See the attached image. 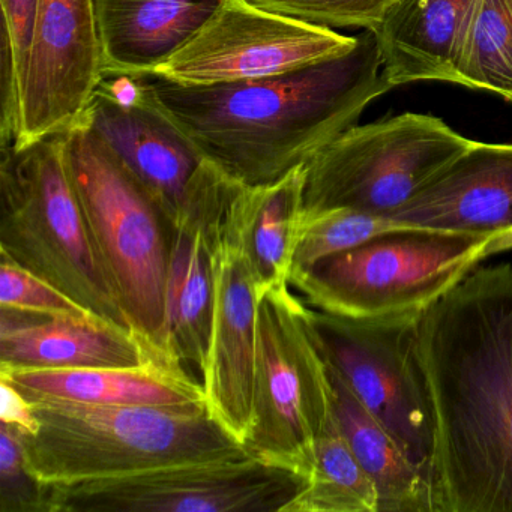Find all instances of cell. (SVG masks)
<instances>
[{"label":"cell","instance_id":"obj_1","mask_svg":"<svg viewBox=\"0 0 512 512\" xmlns=\"http://www.w3.org/2000/svg\"><path fill=\"white\" fill-rule=\"evenodd\" d=\"M434 512H512V263L476 268L419 319Z\"/></svg>","mask_w":512,"mask_h":512},{"label":"cell","instance_id":"obj_2","mask_svg":"<svg viewBox=\"0 0 512 512\" xmlns=\"http://www.w3.org/2000/svg\"><path fill=\"white\" fill-rule=\"evenodd\" d=\"M202 154L247 187L305 166L391 91L376 38L301 70L215 86H181L140 76Z\"/></svg>","mask_w":512,"mask_h":512},{"label":"cell","instance_id":"obj_3","mask_svg":"<svg viewBox=\"0 0 512 512\" xmlns=\"http://www.w3.org/2000/svg\"><path fill=\"white\" fill-rule=\"evenodd\" d=\"M22 392L37 416V430L26 434L8 427L29 470L44 484L73 485L251 455L206 404L101 406Z\"/></svg>","mask_w":512,"mask_h":512},{"label":"cell","instance_id":"obj_4","mask_svg":"<svg viewBox=\"0 0 512 512\" xmlns=\"http://www.w3.org/2000/svg\"><path fill=\"white\" fill-rule=\"evenodd\" d=\"M65 148L95 250L131 331L157 358L182 365L170 356L166 338L167 271L175 226L82 119L65 131Z\"/></svg>","mask_w":512,"mask_h":512},{"label":"cell","instance_id":"obj_5","mask_svg":"<svg viewBox=\"0 0 512 512\" xmlns=\"http://www.w3.org/2000/svg\"><path fill=\"white\" fill-rule=\"evenodd\" d=\"M0 253L95 316L130 328L95 250L67 160L65 133L2 149Z\"/></svg>","mask_w":512,"mask_h":512},{"label":"cell","instance_id":"obj_6","mask_svg":"<svg viewBox=\"0 0 512 512\" xmlns=\"http://www.w3.org/2000/svg\"><path fill=\"white\" fill-rule=\"evenodd\" d=\"M497 236L407 229L383 233L292 275L308 307L346 317L424 313L479 263L511 251Z\"/></svg>","mask_w":512,"mask_h":512},{"label":"cell","instance_id":"obj_7","mask_svg":"<svg viewBox=\"0 0 512 512\" xmlns=\"http://www.w3.org/2000/svg\"><path fill=\"white\" fill-rule=\"evenodd\" d=\"M307 313L290 286L259 299L253 421L244 446L265 463L310 478L317 440L335 410L328 365Z\"/></svg>","mask_w":512,"mask_h":512},{"label":"cell","instance_id":"obj_8","mask_svg":"<svg viewBox=\"0 0 512 512\" xmlns=\"http://www.w3.org/2000/svg\"><path fill=\"white\" fill-rule=\"evenodd\" d=\"M472 142L422 113L353 125L305 164L304 218L340 208L394 214Z\"/></svg>","mask_w":512,"mask_h":512},{"label":"cell","instance_id":"obj_9","mask_svg":"<svg viewBox=\"0 0 512 512\" xmlns=\"http://www.w3.org/2000/svg\"><path fill=\"white\" fill-rule=\"evenodd\" d=\"M421 316L346 317L310 307L307 313L326 364L431 479L434 421L419 353Z\"/></svg>","mask_w":512,"mask_h":512},{"label":"cell","instance_id":"obj_10","mask_svg":"<svg viewBox=\"0 0 512 512\" xmlns=\"http://www.w3.org/2000/svg\"><path fill=\"white\" fill-rule=\"evenodd\" d=\"M307 476L253 455L52 485L53 512H284Z\"/></svg>","mask_w":512,"mask_h":512},{"label":"cell","instance_id":"obj_11","mask_svg":"<svg viewBox=\"0 0 512 512\" xmlns=\"http://www.w3.org/2000/svg\"><path fill=\"white\" fill-rule=\"evenodd\" d=\"M356 44L358 37L265 10L250 0H223L184 46L145 76L181 86L247 82L337 58Z\"/></svg>","mask_w":512,"mask_h":512},{"label":"cell","instance_id":"obj_12","mask_svg":"<svg viewBox=\"0 0 512 512\" xmlns=\"http://www.w3.org/2000/svg\"><path fill=\"white\" fill-rule=\"evenodd\" d=\"M94 0H38L14 149L77 124L103 82Z\"/></svg>","mask_w":512,"mask_h":512},{"label":"cell","instance_id":"obj_13","mask_svg":"<svg viewBox=\"0 0 512 512\" xmlns=\"http://www.w3.org/2000/svg\"><path fill=\"white\" fill-rule=\"evenodd\" d=\"M80 119L113 149L176 226L211 161L158 103L145 80L104 77Z\"/></svg>","mask_w":512,"mask_h":512},{"label":"cell","instance_id":"obj_14","mask_svg":"<svg viewBox=\"0 0 512 512\" xmlns=\"http://www.w3.org/2000/svg\"><path fill=\"white\" fill-rule=\"evenodd\" d=\"M257 305L256 280L227 212L215 239L214 313L202 385L212 418L242 445L253 421Z\"/></svg>","mask_w":512,"mask_h":512},{"label":"cell","instance_id":"obj_15","mask_svg":"<svg viewBox=\"0 0 512 512\" xmlns=\"http://www.w3.org/2000/svg\"><path fill=\"white\" fill-rule=\"evenodd\" d=\"M242 184L214 169L188 197L173 229L166 286V338L179 364L205 371L214 313L215 239Z\"/></svg>","mask_w":512,"mask_h":512},{"label":"cell","instance_id":"obj_16","mask_svg":"<svg viewBox=\"0 0 512 512\" xmlns=\"http://www.w3.org/2000/svg\"><path fill=\"white\" fill-rule=\"evenodd\" d=\"M388 217L436 232L497 236L512 245V143L472 142Z\"/></svg>","mask_w":512,"mask_h":512},{"label":"cell","instance_id":"obj_17","mask_svg":"<svg viewBox=\"0 0 512 512\" xmlns=\"http://www.w3.org/2000/svg\"><path fill=\"white\" fill-rule=\"evenodd\" d=\"M152 361L166 362L131 329L103 317L0 308V368L137 367Z\"/></svg>","mask_w":512,"mask_h":512},{"label":"cell","instance_id":"obj_18","mask_svg":"<svg viewBox=\"0 0 512 512\" xmlns=\"http://www.w3.org/2000/svg\"><path fill=\"white\" fill-rule=\"evenodd\" d=\"M478 0H398L370 31L392 88L458 82V59Z\"/></svg>","mask_w":512,"mask_h":512},{"label":"cell","instance_id":"obj_19","mask_svg":"<svg viewBox=\"0 0 512 512\" xmlns=\"http://www.w3.org/2000/svg\"><path fill=\"white\" fill-rule=\"evenodd\" d=\"M223 0H94L104 77H139L184 46Z\"/></svg>","mask_w":512,"mask_h":512},{"label":"cell","instance_id":"obj_20","mask_svg":"<svg viewBox=\"0 0 512 512\" xmlns=\"http://www.w3.org/2000/svg\"><path fill=\"white\" fill-rule=\"evenodd\" d=\"M0 377L25 392L101 406L206 404L202 383L182 365L161 361L137 367L0 368Z\"/></svg>","mask_w":512,"mask_h":512},{"label":"cell","instance_id":"obj_21","mask_svg":"<svg viewBox=\"0 0 512 512\" xmlns=\"http://www.w3.org/2000/svg\"><path fill=\"white\" fill-rule=\"evenodd\" d=\"M305 166L271 184L242 185L229 223L247 256L259 299L274 287L290 286L293 259L304 226Z\"/></svg>","mask_w":512,"mask_h":512},{"label":"cell","instance_id":"obj_22","mask_svg":"<svg viewBox=\"0 0 512 512\" xmlns=\"http://www.w3.org/2000/svg\"><path fill=\"white\" fill-rule=\"evenodd\" d=\"M328 365V364H326ZM338 424L376 485L377 512H434L431 479L328 365Z\"/></svg>","mask_w":512,"mask_h":512},{"label":"cell","instance_id":"obj_23","mask_svg":"<svg viewBox=\"0 0 512 512\" xmlns=\"http://www.w3.org/2000/svg\"><path fill=\"white\" fill-rule=\"evenodd\" d=\"M379 494L338 424L329 419L316 446L307 487L284 512H377Z\"/></svg>","mask_w":512,"mask_h":512},{"label":"cell","instance_id":"obj_24","mask_svg":"<svg viewBox=\"0 0 512 512\" xmlns=\"http://www.w3.org/2000/svg\"><path fill=\"white\" fill-rule=\"evenodd\" d=\"M457 85L512 104V0H478L458 59Z\"/></svg>","mask_w":512,"mask_h":512},{"label":"cell","instance_id":"obj_25","mask_svg":"<svg viewBox=\"0 0 512 512\" xmlns=\"http://www.w3.org/2000/svg\"><path fill=\"white\" fill-rule=\"evenodd\" d=\"M407 229H415V226L394 220L388 215L356 209H329L305 217L290 277L311 268L314 263L326 257L352 250L383 233Z\"/></svg>","mask_w":512,"mask_h":512},{"label":"cell","instance_id":"obj_26","mask_svg":"<svg viewBox=\"0 0 512 512\" xmlns=\"http://www.w3.org/2000/svg\"><path fill=\"white\" fill-rule=\"evenodd\" d=\"M257 7L326 28L373 31L398 0H250Z\"/></svg>","mask_w":512,"mask_h":512},{"label":"cell","instance_id":"obj_27","mask_svg":"<svg viewBox=\"0 0 512 512\" xmlns=\"http://www.w3.org/2000/svg\"><path fill=\"white\" fill-rule=\"evenodd\" d=\"M0 308L49 317H82L94 314L43 278L37 277L7 257H2L0 266Z\"/></svg>","mask_w":512,"mask_h":512},{"label":"cell","instance_id":"obj_28","mask_svg":"<svg viewBox=\"0 0 512 512\" xmlns=\"http://www.w3.org/2000/svg\"><path fill=\"white\" fill-rule=\"evenodd\" d=\"M50 490L29 470L16 433L0 424V512H53Z\"/></svg>","mask_w":512,"mask_h":512},{"label":"cell","instance_id":"obj_29","mask_svg":"<svg viewBox=\"0 0 512 512\" xmlns=\"http://www.w3.org/2000/svg\"><path fill=\"white\" fill-rule=\"evenodd\" d=\"M37 4L38 0H0L2 28L10 37L20 82L23 80L31 55Z\"/></svg>","mask_w":512,"mask_h":512},{"label":"cell","instance_id":"obj_30","mask_svg":"<svg viewBox=\"0 0 512 512\" xmlns=\"http://www.w3.org/2000/svg\"><path fill=\"white\" fill-rule=\"evenodd\" d=\"M0 421L20 433H35L38 419L28 398L17 386L0 377Z\"/></svg>","mask_w":512,"mask_h":512}]
</instances>
